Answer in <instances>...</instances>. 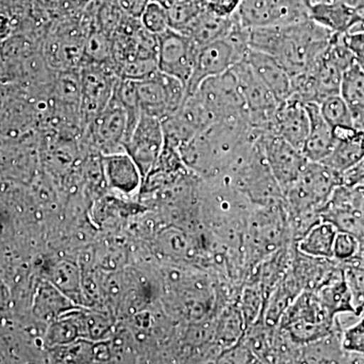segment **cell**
Segmentation results:
<instances>
[{
  "label": "cell",
  "mask_w": 364,
  "mask_h": 364,
  "mask_svg": "<svg viewBox=\"0 0 364 364\" xmlns=\"http://www.w3.org/2000/svg\"><path fill=\"white\" fill-rule=\"evenodd\" d=\"M345 280L350 289L358 317L364 312V267L356 260L342 263Z\"/></svg>",
  "instance_id": "e575fe53"
},
{
  "label": "cell",
  "mask_w": 364,
  "mask_h": 364,
  "mask_svg": "<svg viewBox=\"0 0 364 364\" xmlns=\"http://www.w3.org/2000/svg\"><path fill=\"white\" fill-rule=\"evenodd\" d=\"M151 0H117L119 9L126 16L140 18Z\"/></svg>",
  "instance_id": "ee69618b"
},
{
  "label": "cell",
  "mask_w": 364,
  "mask_h": 364,
  "mask_svg": "<svg viewBox=\"0 0 364 364\" xmlns=\"http://www.w3.org/2000/svg\"><path fill=\"white\" fill-rule=\"evenodd\" d=\"M207 6V0H174L167 7L170 28L181 31L188 26Z\"/></svg>",
  "instance_id": "d6a6232c"
},
{
  "label": "cell",
  "mask_w": 364,
  "mask_h": 364,
  "mask_svg": "<svg viewBox=\"0 0 364 364\" xmlns=\"http://www.w3.org/2000/svg\"><path fill=\"white\" fill-rule=\"evenodd\" d=\"M360 249V242L348 233L337 232L333 245V258L339 262L355 259Z\"/></svg>",
  "instance_id": "8d00e7d4"
},
{
  "label": "cell",
  "mask_w": 364,
  "mask_h": 364,
  "mask_svg": "<svg viewBox=\"0 0 364 364\" xmlns=\"http://www.w3.org/2000/svg\"><path fill=\"white\" fill-rule=\"evenodd\" d=\"M55 286L61 289L62 293L66 294H77L78 293V274L77 270L73 265L63 262L54 270Z\"/></svg>",
  "instance_id": "ab89813d"
},
{
  "label": "cell",
  "mask_w": 364,
  "mask_h": 364,
  "mask_svg": "<svg viewBox=\"0 0 364 364\" xmlns=\"http://www.w3.org/2000/svg\"><path fill=\"white\" fill-rule=\"evenodd\" d=\"M342 37L353 55L354 62L364 71V18L352 26L348 32L342 33Z\"/></svg>",
  "instance_id": "74e56055"
},
{
  "label": "cell",
  "mask_w": 364,
  "mask_h": 364,
  "mask_svg": "<svg viewBox=\"0 0 364 364\" xmlns=\"http://www.w3.org/2000/svg\"><path fill=\"white\" fill-rule=\"evenodd\" d=\"M246 324L238 305H229L223 311L217 329L215 339L222 350L237 343L245 333Z\"/></svg>",
  "instance_id": "f546056e"
},
{
  "label": "cell",
  "mask_w": 364,
  "mask_h": 364,
  "mask_svg": "<svg viewBox=\"0 0 364 364\" xmlns=\"http://www.w3.org/2000/svg\"><path fill=\"white\" fill-rule=\"evenodd\" d=\"M191 95L198 98L212 124L231 117L249 119L236 76L231 69L221 75L205 79Z\"/></svg>",
  "instance_id": "8992f818"
},
{
  "label": "cell",
  "mask_w": 364,
  "mask_h": 364,
  "mask_svg": "<svg viewBox=\"0 0 364 364\" xmlns=\"http://www.w3.org/2000/svg\"><path fill=\"white\" fill-rule=\"evenodd\" d=\"M102 167L104 181L112 191L132 196L142 188L140 169L126 151L102 155Z\"/></svg>",
  "instance_id": "ac0fdd59"
},
{
  "label": "cell",
  "mask_w": 364,
  "mask_h": 364,
  "mask_svg": "<svg viewBox=\"0 0 364 364\" xmlns=\"http://www.w3.org/2000/svg\"><path fill=\"white\" fill-rule=\"evenodd\" d=\"M244 60L254 73L264 83L277 102L291 97V77L279 62L265 53L249 48Z\"/></svg>",
  "instance_id": "d6986e66"
},
{
  "label": "cell",
  "mask_w": 364,
  "mask_h": 364,
  "mask_svg": "<svg viewBox=\"0 0 364 364\" xmlns=\"http://www.w3.org/2000/svg\"><path fill=\"white\" fill-rule=\"evenodd\" d=\"M337 232L334 225L322 220L314 225L305 236L296 242V247L306 255L333 258V245Z\"/></svg>",
  "instance_id": "4316f807"
},
{
  "label": "cell",
  "mask_w": 364,
  "mask_h": 364,
  "mask_svg": "<svg viewBox=\"0 0 364 364\" xmlns=\"http://www.w3.org/2000/svg\"><path fill=\"white\" fill-rule=\"evenodd\" d=\"M333 131L336 142L321 163L342 176L363 159L364 133L355 128H336Z\"/></svg>",
  "instance_id": "ffe728a7"
},
{
  "label": "cell",
  "mask_w": 364,
  "mask_h": 364,
  "mask_svg": "<svg viewBox=\"0 0 364 364\" xmlns=\"http://www.w3.org/2000/svg\"><path fill=\"white\" fill-rule=\"evenodd\" d=\"M316 293L318 294L322 305L333 317H339L343 314L358 317V311L353 303V296L345 280L344 273L341 277L328 282Z\"/></svg>",
  "instance_id": "484cf974"
},
{
  "label": "cell",
  "mask_w": 364,
  "mask_h": 364,
  "mask_svg": "<svg viewBox=\"0 0 364 364\" xmlns=\"http://www.w3.org/2000/svg\"><path fill=\"white\" fill-rule=\"evenodd\" d=\"M86 36L72 26L48 36L42 54L50 68L55 72L79 70L85 63Z\"/></svg>",
  "instance_id": "9a60e30c"
},
{
  "label": "cell",
  "mask_w": 364,
  "mask_h": 364,
  "mask_svg": "<svg viewBox=\"0 0 364 364\" xmlns=\"http://www.w3.org/2000/svg\"><path fill=\"white\" fill-rule=\"evenodd\" d=\"M236 16L247 28L289 26L310 18L306 0H242Z\"/></svg>",
  "instance_id": "ba28073f"
},
{
  "label": "cell",
  "mask_w": 364,
  "mask_h": 364,
  "mask_svg": "<svg viewBox=\"0 0 364 364\" xmlns=\"http://www.w3.org/2000/svg\"><path fill=\"white\" fill-rule=\"evenodd\" d=\"M259 136L248 117L215 122L178 149L182 161L205 181L220 178Z\"/></svg>",
  "instance_id": "6da1fadb"
},
{
  "label": "cell",
  "mask_w": 364,
  "mask_h": 364,
  "mask_svg": "<svg viewBox=\"0 0 364 364\" xmlns=\"http://www.w3.org/2000/svg\"><path fill=\"white\" fill-rule=\"evenodd\" d=\"M157 39L158 69L181 80L186 88L198 48L186 35L173 28L157 36Z\"/></svg>",
  "instance_id": "7c38bea8"
},
{
  "label": "cell",
  "mask_w": 364,
  "mask_h": 364,
  "mask_svg": "<svg viewBox=\"0 0 364 364\" xmlns=\"http://www.w3.org/2000/svg\"><path fill=\"white\" fill-rule=\"evenodd\" d=\"M164 146L161 121L157 117L141 114L133 133L124 143V149L128 153L144 178L154 167Z\"/></svg>",
  "instance_id": "5bb4252c"
},
{
  "label": "cell",
  "mask_w": 364,
  "mask_h": 364,
  "mask_svg": "<svg viewBox=\"0 0 364 364\" xmlns=\"http://www.w3.org/2000/svg\"><path fill=\"white\" fill-rule=\"evenodd\" d=\"M339 93L353 117L364 112V71L355 62L344 71Z\"/></svg>",
  "instance_id": "f1b7e54d"
},
{
  "label": "cell",
  "mask_w": 364,
  "mask_h": 364,
  "mask_svg": "<svg viewBox=\"0 0 364 364\" xmlns=\"http://www.w3.org/2000/svg\"><path fill=\"white\" fill-rule=\"evenodd\" d=\"M308 7L309 18L334 33H347L364 18L358 7L345 1L315 2Z\"/></svg>",
  "instance_id": "44dd1931"
},
{
  "label": "cell",
  "mask_w": 364,
  "mask_h": 364,
  "mask_svg": "<svg viewBox=\"0 0 364 364\" xmlns=\"http://www.w3.org/2000/svg\"><path fill=\"white\" fill-rule=\"evenodd\" d=\"M322 220L334 225L337 231L355 237L364 245V215L349 207L328 205L322 210Z\"/></svg>",
  "instance_id": "83f0119b"
},
{
  "label": "cell",
  "mask_w": 364,
  "mask_h": 364,
  "mask_svg": "<svg viewBox=\"0 0 364 364\" xmlns=\"http://www.w3.org/2000/svg\"><path fill=\"white\" fill-rule=\"evenodd\" d=\"M231 70L236 76L251 126L256 130L272 133L273 114L279 102L245 60L235 64Z\"/></svg>",
  "instance_id": "8fae6325"
},
{
  "label": "cell",
  "mask_w": 364,
  "mask_h": 364,
  "mask_svg": "<svg viewBox=\"0 0 364 364\" xmlns=\"http://www.w3.org/2000/svg\"><path fill=\"white\" fill-rule=\"evenodd\" d=\"M59 104L79 109L80 102V73L79 70L57 72L51 91Z\"/></svg>",
  "instance_id": "4dcf8cb0"
},
{
  "label": "cell",
  "mask_w": 364,
  "mask_h": 364,
  "mask_svg": "<svg viewBox=\"0 0 364 364\" xmlns=\"http://www.w3.org/2000/svg\"><path fill=\"white\" fill-rule=\"evenodd\" d=\"M284 205H252L244 236L246 273L270 254L294 243Z\"/></svg>",
  "instance_id": "3957f363"
},
{
  "label": "cell",
  "mask_w": 364,
  "mask_h": 364,
  "mask_svg": "<svg viewBox=\"0 0 364 364\" xmlns=\"http://www.w3.org/2000/svg\"><path fill=\"white\" fill-rule=\"evenodd\" d=\"M343 330L338 320L329 334L301 346V363H348L349 352L342 345Z\"/></svg>",
  "instance_id": "cb8c5ba5"
},
{
  "label": "cell",
  "mask_w": 364,
  "mask_h": 364,
  "mask_svg": "<svg viewBox=\"0 0 364 364\" xmlns=\"http://www.w3.org/2000/svg\"><path fill=\"white\" fill-rule=\"evenodd\" d=\"M338 320L326 310L316 291H303L287 309L277 327L294 343L304 346L329 334Z\"/></svg>",
  "instance_id": "5b68a950"
},
{
  "label": "cell",
  "mask_w": 364,
  "mask_h": 364,
  "mask_svg": "<svg viewBox=\"0 0 364 364\" xmlns=\"http://www.w3.org/2000/svg\"><path fill=\"white\" fill-rule=\"evenodd\" d=\"M235 21V14L230 18H222L210 11L205 6L202 13L179 32L189 38L196 47L200 48L226 37L234 26Z\"/></svg>",
  "instance_id": "d4e9b609"
},
{
  "label": "cell",
  "mask_w": 364,
  "mask_h": 364,
  "mask_svg": "<svg viewBox=\"0 0 364 364\" xmlns=\"http://www.w3.org/2000/svg\"><path fill=\"white\" fill-rule=\"evenodd\" d=\"M334 33L308 20L284 26L249 28V48L265 53L294 76L327 49Z\"/></svg>",
  "instance_id": "7a4b0ae2"
},
{
  "label": "cell",
  "mask_w": 364,
  "mask_h": 364,
  "mask_svg": "<svg viewBox=\"0 0 364 364\" xmlns=\"http://www.w3.org/2000/svg\"><path fill=\"white\" fill-rule=\"evenodd\" d=\"M136 82L141 112L160 121L174 114L186 97V85L181 80L159 70Z\"/></svg>",
  "instance_id": "30bf717a"
},
{
  "label": "cell",
  "mask_w": 364,
  "mask_h": 364,
  "mask_svg": "<svg viewBox=\"0 0 364 364\" xmlns=\"http://www.w3.org/2000/svg\"><path fill=\"white\" fill-rule=\"evenodd\" d=\"M11 26L9 16L6 14L0 13V42L7 39L11 33Z\"/></svg>",
  "instance_id": "bcb514c9"
},
{
  "label": "cell",
  "mask_w": 364,
  "mask_h": 364,
  "mask_svg": "<svg viewBox=\"0 0 364 364\" xmlns=\"http://www.w3.org/2000/svg\"><path fill=\"white\" fill-rule=\"evenodd\" d=\"M163 250L177 257H186L189 255L191 244L188 237L181 231H168L161 237Z\"/></svg>",
  "instance_id": "60d3db41"
},
{
  "label": "cell",
  "mask_w": 364,
  "mask_h": 364,
  "mask_svg": "<svg viewBox=\"0 0 364 364\" xmlns=\"http://www.w3.org/2000/svg\"><path fill=\"white\" fill-rule=\"evenodd\" d=\"M310 129L301 152L309 161L322 162L336 142L332 127L325 121L318 104H306Z\"/></svg>",
  "instance_id": "7402d4cb"
},
{
  "label": "cell",
  "mask_w": 364,
  "mask_h": 364,
  "mask_svg": "<svg viewBox=\"0 0 364 364\" xmlns=\"http://www.w3.org/2000/svg\"><path fill=\"white\" fill-rule=\"evenodd\" d=\"M309 129L310 117L304 102L291 97L279 102L273 114L272 133L301 151Z\"/></svg>",
  "instance_id": "2e32d148"
},
{
  "label": "cell",
  "mask_w": 364,
  "mask_h": 364,
  "mask_svg": "<svg viewBox=\"0 0 364 364\" xmlns=\"http://www.w3.org/2000/svg\"><path fill=\"white\" fill-rule=\"evenodd\" d=\"M234 26L226 37L198 48L186 95L195 92L203 81L219 76L242 61L249 50V28L242 26L235 14Z\"/></svg>",
  "instance_id": "277c9868"
},
{
  "label": "cell",
  "mask_w": 364,
  "mask_h": 364,
  "mask_svg": "<svg viewBox=\"0 0 364 364\" xmlns=\"http://www.w3.org/2000/svg\"><path fill=\"white\" fill-rule=\"evenodd\" d=\"M291 269L304 291H317L343 274V264L334 258L315 257L298 250L294 244Z\"/></svg>",
  "instance_id": "e0dca14e"
},
{
  "label": "cell",
  "mask_w": 364,
  "mask_h": 364,
  "mask_svg": "<svg viewBox=\"0 0 364 364\" xmlns=\"http://www.w3.org/2000/svg\"><path fill=\"white\" fill-rule=\"evenodd\" d=\"M303 291V287L289 267L265 303L262 313L264 324L269 328H277L287 309Z\"/></svg>",
  "instance_id": "603a6c76"
},
{
  "label": "cell",
  "mask_w": 364,
  "mask_h": 364,
  "mask_svg": "<svg viewBox=\"0 0 364 364\" xmlns=\"http://www.w3.org/2000/svg\"><path fill=\"white\" fill-rule=\"evenodd\" d=\"M79 114L85 130L86 124L111 102L119 77L111 64L85 63L79 69Z\"/></svg>",
  "instance_id": "9c48e42d"
},
{
  "label": "cell",
  "mask_w": 364,
  "mask_h": 364,
  "mask_svg": "<svg viewBox=\"0 0 364 364\" xmlns=\"http://www.w3.org/2000/svg\"><path fill=\"white\" fill-rule=\"evenodd\" d=\"M342 184L347 186H355L364 184V157L352 168L342 174Z\"/></svg>",
  "instance_id": "f6af8a7d"
},
{
  "label": "cell",
  "mask_w": 364,
  "mask_h": 364,
  "mask_svg": "<svg viewBox=\"0 0 364 364\" xmlns=\"http://www.w3.org/2000/svg\"><path fill=\"white\" fill-rule=\"evenodd\" d=\"M217 363H258V360L247 346V344L241 338L237 343L220 352L217 358Z\"/></svg>",
  "instance_id": "f35d334b"
},
{
  "label": "cell",
  "mask_w": 364,
  "mask_h": 364,
  "mask_svg": "<svg viewBox=\"0 0 364 364\" xmlns=\"http://www.w3.org/2000/svg\"><path fill=\"white\" fill-rule=\"evenodd\" d=\"M259 140L268 167L284 193L299 178L309 160L301 150L270 132H261Z\"/></svg>",
  "instance_id": "4fadbf2b"
},
{
  "label": "cell",
  "mask_w": 364,
  "mask_h": 364,
  "mask_svg": "<svg viewBox=\"0 0 364 364\" xmlns=\"http://www.w3.org/2000/svg\"><path fill=\"white\" fill-rule=\"evenodd\" d=\"M318 107L325 121L332 129L354 128L353 114L340 93L325 98Z\"/></svg>",
  "instance_id": "1f68e13d"
},
{
  "label": "cell",
  "mask_w": 364,
  "mask_h": 364,
  "mask_svg": "<svg viewBox=\"0 0 364 364\" xmlns=\"http://www.w3.org/2000/svg\"><path fill=\"white\" fill-rule=\"evenodd\" d=\"M356 324L343 330L342 345L345 350L364 356V312Z\"/></svg>",
  "instance_id": "b9f144b4"
},
{
  "label": "cell",
  "mask_w": 364,
  "mask_h": 364,
  "mask_svg": "<svg viewBox=\"0 0 364 364\" xmlns=\"http://www.w3.org/2000/svg\"><path fill=\"white\" fill-rule=\"evenodd\" d=\"M144 28L155 36L161 35L170 28L168 16L166 9L151 0L140 18Z\"/></svg>",
  "instance_id": "d590c367"
},
{
  "label": "cell",
  "mask_w": 364,
  "mask_h": 364,
  "mask_svg": "<svg viewBox=\"0 0 364 364\" xmlns=\"http://www.w3.org/2000/svg\"><path fill=\"white\" fill-rule=\"evenodd\" d=\"M128 134V117L123 105L114 95L97 117L86 124L83 141L97 154L105 155L124 151Z\"/></svg>",
  "instance_id": "52a82bcc"
},
{
  "label": "cell",
  "mask_w": 364,
  "mask_h": 364,
  "mask_svg": "<svg viewBox=\"0 0 364 364\" xmlns=\"http://www.w3.org/2000/svg\"><path fill=\"white\" fill-rule=\"evenodd\" d=\"M241 4L242 0H207L208 9L222 18L233 16Z\"/></svg>",
  "instance_id": "7bdbcfd3"
},
{
  "label": "cell",
  "mask_w": 364,
  "mask_h": 364,
  "mask_svg": "<svg viewBox=\"0 0 364 364\" xmlns=\"http://www.w3.org/2000/svg\"><path fill=\"white\" fill-rule=\"evenodd\" d=\"M85 63L111 64L112 65V40L100 28L88 33V35L86 36Z\"/></svg>",
  "instance_id": "836d02e7"
}]
</instances>
